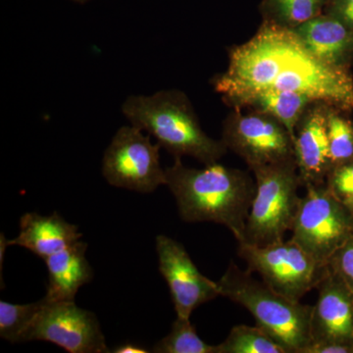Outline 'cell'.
<instances>
[{
    "mask_svg": "<svg viewBox=\"0 0 353 353\" xmlns=\"http://www.w3.org/2000/svg\"><path fill=\"white\" fill-rule=\"evenodd\" d=\"M212 85L232 108L264 90H288L316 101L353 111V76L350 69L322 62L304 46L294 29L263 20L245 43L229 51V64Z\"/></svg>",
    "mask_w": 353,
    "mask_h": 353,
    "instance_id": "obj_1",
    "label": "cell"
},
{
    "mask_svg": "<svg viewBox=\"0 0 353 353\" xmlns=\"http://www.w3.org/2000/svg\"><path fill=\"white\" fill-rule=\"evenodd\" d=\"M190 168L175 158L165 169L166 185L185 222H214L227 227L239 243L245 238L256 183L248 172L219 163Z\"/></svg>",
    "mask_w": 353,
    "mask_h": 353,
    "instance_id": "obj_2",
    "label": "cell"
},
{
    "mask_svg": "<svg viewBox=\"0 0 353 353\" xmlns=\"http://www.w3.org/2000/svg\"><path fill=\"white\" fill-rule=\"evenodd\" d=\"M122 113L132 126L148 132L175 158L194 157L209 165L217 163L229 150L222 139L216 141L202 130L192 102L181 90L130 95Z\"/></svg>",
    "mask_w": 353,
    "mask_h": 353,
    "instance_id": "obj_3",
    "label": "cell"
},
{
    "mask_svg": "<svg viewBox=\"0 0 353 353\" xmlns=\"http://www.w3.org/2000/svg\"><path fill=\"white\" fill-rule=\"evenodd\" d=\"M221 296L248 309L256 325L264 329L285 353H304L311 341L312 306L283 296L266 283L230 264L220 279Z\"/></svg>",
    "mask_w": 353,
    "mask_h": 353,
    "instance_id": "obj_4",
    "label": "cell"
},
{
    "mask_svg": "<svg viewBox=\"0 0 353 353\" xmlns=\"http://www.w3.org/2000/svg\"><path fill=\"white\" fill-rule=\"evenodd\" d=\"M256 192L246 221L245 241L265 246L284 240L292 232L301 197L296 158L252 169Z\"/></svg>",
    "mask_w": 353,
    "mask_h": 353,
    "instance_id": "obj_5",
    "label": "cell"
},
{
    "mask_svg": "<svg viewBox=\"0 0 353 353\" xmlns=\"http://www.w3.org/2000/svg\"><path fill=\"white\" fill-rule=\"evenodd\" d=\"M301 197L292 240L323 266L353 236V211L333 196L326 183L307 185Z\"/></svg>",
    "mask_w": 353,
    "mask_h": 353,
    "instance_id": "obj_6",
    "label": "cell"
},
{
    "mask_svg": "<svg viewBox=\"0 0 353 353\" xmlns=\"http://www.w3.org/2000/svg\"><path fill=\"white\" fill-rule=\"evenodd\" d=\"M238 252L248 271L256 272L267 285L294 301L317 288L327 268L292 239L265 246L239 243Z\"/></svg>",
    "mask_w": 353,
    "mask_h": 353,
    "instance_id": "obj_7",
    "label": "cell"
},
{
    "mask_svg": "<svg viewBox=\"0 0 353 353\" xmlns=\"http://www.w3.org/2000/svg\"><path fill=\"white\" fill-rule=\"evenodd\" d=\"M134 126L121 127L102 160V174L111 185L150 194L166 185V172L160 163L161 146Z\"/></svg>",
    "mask_w": 353,
    "mask_h": 353,
    "instance_id": "obj_8",
    "label": "cell"
},
{
    "mask_svg": "<svg viewBox=\"0 0 353 353\" xmlns=\"http://www.w3.org/2000/svg\"><path fill=\"white\" fill-rule=\"evenodd\" d=\"M222 141L228 150L243 158L248 168L294 158V139L279 121L252 110L234 109L223 124Z\"/></svg>",
    "mask_w": 353,
    "mask_h": 353,
    "instance_id": "obj_9",
    "label": "cell"
},
{
    "mask_svg": "<svg viewBox=\"0 0 353 353\" xmlns=\"http://www.w3.org/2000/svg\"><path fill=\"white\" fill-rule=\"evenodd\" d=\"M24 341L55 343L70 353L110 352L97 316L78 307L75 301H48L46 297Z\"/></svg>",
    "mask_w": 353,
    "mask_h": 353,
    "instance_id": "obj_10",
    "label": "cell"
},
{
    "mask_svg": "<svg viewBox=\"0 0 353 353\" xmlns=\"http://www.w3.org/2000/svg\"><path fill=\"white\" fill-rule=\"evenodd\" d=\"M157 250L160 273L168 284L178 317L190 319L197 307L221 296L218 282L202 275L182 243L160 234Z\"/></svg>",
    "mask_w": 353,
    "mask_h": 353,
    "instance_id": "obj_11",
    "label": "cell"
},
{
    "mask_svg": "<svg viewBox=\"0 0 353 353\" xmlns=\"http://www.w3.org/2000/svg\"><path fill=\"white\" fill-rule=\"evenodd\" d=\"M312 306L311 343H345L353 347V292L327 265Z\"/></svg>",
    "mask_w": 353,
    "mask_h": 353,
    "instance_id": "obj_12",
    "label": "cell"
},
{
    "mask_svg": "<svg viewBox=\"0 0 353 353\" xmlns=\"http://www.w3.org/2000/svg\"><path fill=\"white\" fill-rule=\"evenodd\" d=\"M328 106L325 102H313L297 125L294 141V158L304 187L325 183L331 170Z\"/></svg>",
    "mask_w": 353,
    "mask_h": 353,
    "instance_id": "obj_13",
    "label": "cell"
},
{
    "mask_svg": "<svg viewBox=\"0 0 353 353\" xmlns=\"http://www.w3.org/2000/svg\"><path fill=\"white\" fill-rule=\"evenodd\" d=\"M294 30L318 59L331 66L350 69L353 64V29L338 18L322 13Z\"/></svg>",
    "mask_w": 353,
    "mask_h": 353,
    "instance_id": "obj_14",
    "label": "cell"
},
{
    "mask_svg": "<svg viewBox=\"0 0 353 353\" xmlns=\"http://www.w3.org/2000/svg\"><path fill=\"white\" fill-rule=\"evenodd\" d=\"M82 236L78 226L67 222L57 212L48 216L26 213L21 217L17 238L6 241V245L22 246L46 259L73 245Z\"/></svg>",
    "mask_w": 353,
    "mask_h": 353,
    "instance_id": "obj_15",
    "label": "cell"
},
{
    "mask_svg": "<svg viewBox=\"0 0 353 353\" xmlns=\"http://www.w3.org/2000/svg\"><path fill=\"white\" fill-rule=\"evenodd\" d=\"M88 245L82 241L44 259L48 270V301H75L79 289L94 277L85 252Z\"/></svg>",
    "mask_w": 353,
    "mask_h": 353,
    "instance_id": "obj_16",
    "label": "cell"
},
{
    "mask_svg": "<svg viewBox=\"0 0 353 353\" xmlns=\"http://www.w3.org/2000/svg\"><path fill=\"white\" fill-rule=\"evenodd\" d=\"M315 101L307 95L297 92L264 90L241 99L234 109L250 108L270 115L288 130L294 141L297 125L309 106Z\"/></svg>",
    "mask_w": 353,
    "mask_h": 353,
    "instance_id": "obj_17",
    "label": "cell"
},
{
    "mask_svg": "<svg viewBox=\"0 0 353 353\" xmlns=\"http://www.w3.org/2000/svg\"><path fill=\"white\" fill-rule=\"evenodd\" d=\"M329 0H262L263 20L294 29L324 13Z\"/></svg>",
    "mask_w": 353,
    "mask_h": 353,
    "instance_id": "obj_18",
    "label": "cell"
},
{
    "mask_svg": "<svg viewBox=\"0 0 353 353\" xmlns=\"http://www.w3.org/2000/svg\"><path fill=\"white\" fill-rule=\"evenodd\" d=\"M216 350L217 353H285L282 345L259 325L234 326Z\"/></svg>",
    "mask_w": 353,
    "mask_h": 353,
    "instance_id": "obj_19",
    "label": "cell"
},
{
    "mask_svg": "<svg viewBox=\"0 0 353 353\" xmlns=\"http://www.w3.org/2000/svg\"><path fill=\"white\" fill-rule=\"evenodd\" d=\"M345 111L329 105L327 111L332 167L353 160V122Z\"/></svg>",
    "mask_w": 353,
    "mask_h": 353,
    "instance_id": "obj_20",
    "label": "cell"
},
{
    "mask_svg": "<svg viewBox=\"0 0 353 353\" xmlns=\"http://www.w3.org/2000/svg\"><path fill=\"white\" fill-rule=\"evenodd\" d=\"M157 353H217L216 345H208L199 338L194 325L187 318L176 316L170 333L153 347Z\"/></svg>",
    "mask_w": 353,
    "mask_h": 353,
    "instance_id": "obj_21",
    "label": "cell"
},
{
    "mask_svg": "<svg viewBox=\"0 0 353 353\" xmlns=\"http://www.w3.org/2000/svg\"><path fill=\"white\" fill-rule=\"evenodd\" d=\"M43 301L29 304H14L0 301V336L10 343H22L23 336L39 311Z\"/></svg>",
    "mask_w": 353,
    "mask_h": 353,
    "instance_id": "obj_22",
    "label": "cell"
},
{
    "mask_svg": "<svg viewBox=\"0 0 353 353\" xmlns=\"http://www.w3.org/2000/svg\"><path fill=\"white\" fill-rule=\"evenodd\" d=\"M325 183L333 196L353 211V160L333 167Z\"/></svg>",
    "mask_w": 353,
    "mask_h": 353,
    "instance_id": "obj_23",
    "label": "cell"
},
{
    "mask_svg": "<svg viewBox=\"0 0 353 353\" xmlns=\"http://www.w3.org/2000/svg\"><path fill=\"white\" fill-rule=\"evenodd\" d=\"M328 266L343 279L353 292V236L334 252Z\"/></svg>",
    "mask_w": 353,
    "mask_h": 353,
    "instance_id": "obj_24",
    "label": "cell"
},
{
    "mask_svg": "<svg viewBox=\"0 0 353 353\" xmlns=\"http://www.w3.org/2000/svg\"><path fill=\"white\" fill-rule=\"evenodd\" d=\"M324 13L338 18L353 29V0H329Z\"/></svg>",
    "mask_w": 353,
    "mask_h": 353,
    "instance_id": "obj_25",
    "label": "cell"
},
{
    "mask_svg": "<svg viewBox=\"0 0 353 353\" xmlns=\"http://www.w3.org/2000/svg\"><path fill=\"white\" fill-rule=\"evenodd\" d=\"M304 353H353V347L345 343L322 341L311 343Z\"/></svg>",
    "mask_w": 353,
    "mask_h": 353,
    "instance_id": "obj_26",
    "label": "cell"
},
{
    "mask_svg": "<svg viewBox=\"0 0 353 353\" xmlns=\"http://www.w3.org/2000/svg\"><path fill=\"white\" fill-rule=\"evenodd\" d=\"M150 350L139 345H134V343H126L124 345H121L119 347L114 348L112 352L115 353H145Z\"/></svg>",
    "mask_w": 353,
    "mask_h": 353,
    "instance_id": "obj_27",
    "label": "cell"
},
{
    "mask_svg": "<svg viewBox=\"0 0 353 353\" xmlns=\"http://www.w3.org/2000/svg\"><path fill=\"white\" fill-rule=\"evenodd\" d=\"M74 1H76V2H85V1H87V0H74Z\"/></svg>",
    "mask_w": 353,
    "mask_h": 353,
    "instance_id": "obj_28",
    "label": "cell"
}]
</instances>
